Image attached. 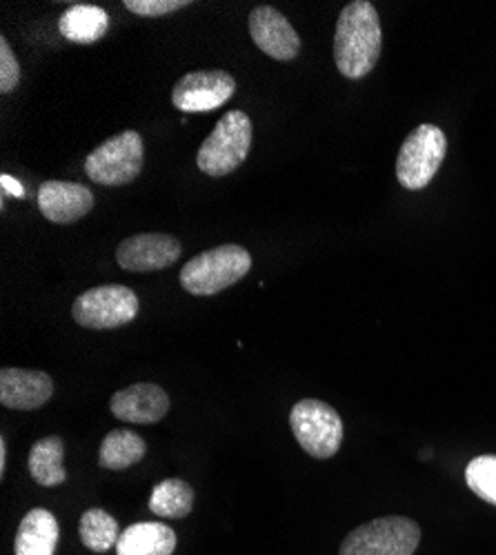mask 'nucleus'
<instances>
[{"label": "nucleus", "instance_id": "4468645a", "mask_svg": "<svg viewBox=\"0 0 496 555\" xmlns=\"http://www.w3.org/2000/svg\"><path fill=\"white\" fill-rule=\"evenodd\" d=\"M54 383L48 374L34 369H3L0 372V402L8 409L34 411L50 402Z\"/></svg>", "mask_w": 496, "mask_h": 555}, {"label": "nucleus", "instance_id": "a211bd4d", "mask_svg": "<svg viewBox=\"0 0 496 555\" xmlns=\"http://www.w3.org/2000/svg\"><path fill=\"white\" fill-rule=\"evenodd\" d=\"M65 444L63 438L50 436L40 438L29 451V474L40 487H59L67 482V472L63 467Z\"/></svg>", "mask_w": 496, "mask_h": 555}, {"label": "nucleus", "instance_id": "f03ea898", "mask_svg": "<svg viewBox=\"0 0 496 555\" xmlns=\"http://www.w3.org/2000/svg\"><path fill=\"white\" fill-rule=\"evenodd\" d=\"M252 256L239 245H220L194 256L180 269V287L192 296H216L250 273Z\"/></svg>", "mask_w": 496, "mask_h": 555}, {"label": "nucleus", "instance_id": "39448f33", "mask_svg": "<svg viewBox=\"0 0 496 555\" xmlns=\"http://www.w3.org/2000/svg\"><path fill=\"white\" fill-rule=\"evenodd\" d=\"M290 427L303 451L317 460L336 455L343 442V421L323 400L305 398L292 406Z\"/></svg>", "mask_w": 496, "mask_h": 555}, {"label": "nucleus", "instance_id": "412c9836", "mask_svg": "<svg viewBox=\"0 0 496 555\" xmlns=\"http://www.w3.org/2000/svg\"><path fill=\"white\" fill-rule=\"evenodd\" d=\"M78 533L80 542L94 553H107L118 544L120 538L118 522L103 508H89V512H85L78 525Z\"/></svg>", "mask_w": 496, "mask_h": 555}, {"label": "nucleus", "instance_id": "9d476101", "mask_svg": "<svg viewBox=\"0 0 496 555\" xmlns=\"http://www.w3.org/2000/svg\"><path fill=\"white\" fill-rule=\"evenodd\" d=\"M250 34L256 48L269 59L288 63L294 61L301 52V38L292 23L275 8H256L250 14Z\"/></svg>", "mask_w": 496, "mask_h": 555}, {"label": "nucleus", "instance_id": "1a4fd4ad", "mask_svg": "<svg viewBox=\"0 0 496 555\" xmlns=\"http://www.w3.org/2000/svg\"><path fill=\"white\" fill-rule=\"evenodd\" d=\"M237 91V80L222 69L190 72L171 89V105L183 114H203L222 107Z\"/></svg>", "mask_w": 496, "mask_h": 555}, {"label": "nucleus", "instance_id": "dca6fc26", "mask_svg": "<svg viewBox=\"0 0 496 555\" xmlns=\"http://www.w3.org/2000/svg\"><path fill=\"white\" fill-rule=\"evenodd\" d=\"M176 533L163 522H137L127 527L116 544V555H171Z\"/></svg>", "mask_w": 496, "mask_h": 555}, {"label": "nucleus", "instance_id": "b1692460", "mask_svg": "<svg viewBox=\"0 0 496 555\" xmlns=\"http://www.w3.org/2000/svg\"><path fill=\"white\" fill-rule=\"evenodd\" d=\"M21 82V65L8 38H0V94H12Z\"/></svg>", "mask_w": 496, "mask_h": 555}, {"label": "nucleus", "instance_id": "5701e85b", "mask_svg": "<svg viewBox=\"0 0 496 555\" xmlns=\"http://www.w3.org/2000/svg\"><path fill=\"white\" fill-rule=\"evenodd\" d=\"M190 5V0H125L123 8H127L131 14L156 18L165 14H174Z\"/></svg>", "mask_w": 496, "mask_h": 555}, {"label": "nucleus", "instance_id": "aec40b11", "mask_svg": "<svg viewBox=\"0 0 496 555\" xmlns=\"http://www.w3.org/2000/svg\"><path fill=\"white\" fill-rule=\"evenodd\" d=\"M194 508V489L178 478L163 480L154 487L150 498V512L158 518L180 520L188 518Z\"/></svg>", "mask_w": 496, "mask_h": 555}, {"label": "nucleus", "instance_id": "f8f14e48", "mask_svg": "<svg viewBox=\"0 0 496 555\" xmlns=\"http://www.w3.org/2000/svg\"><path fill=\"white\" fill-rule=\"evenodd\" d=\"M180 256V243L169 234H139L125 238L116 249V260L127 271H161Z\"/></svg>", "mask_w": 496, "mask_h": 555}, {"label": "nucleus", "instance_id": "f257e3e1", "mask_svg": "<svg viewBox=\"0 0 496 555\" xmlns=\"http://www.w3.org/2000/svg\"><path fill=\"white\" fill-rule=\"evenodd\" d=\"M383 29L379 12L368 0L345 5L334 34V61L345 78H366L379 63Z\"/></svg>", "mask_w": 496, "mask_h": 555}, {"label": "nucleus", "instance_id": "423d86ee", "mask_svg": "<svg viewBox=\"0 0 496 555\" xmlns=\"http://www.w3.org/2000/svg\"><path fill=\"white\" fill-rule=\"evenodd\" d=\"M421 529L415 520L387 516L354 529L341 544L339 555H415Z\"/></svg>", "mask_w": 496, "mask_h": 555}, {"label": "nucleus", "instance_id": "6e6552de", "mask_svg": "<svg viewBox=\"0 0 496 555\" xmlns=\"http://www.w3.org/2000/svg\"><path fill=\"white\" fill-rule=\"evenodd\" d=\"M72 315L87 330H118L139 315V296L123 285H103L80 294Z\"/></svg>", "mask_w": 496, "mask_h": 555}, {"label": "nucleus", "instance_id": "f3484780", "mask_svg": "<svg viewBox=\"0 0 496 555\" xmlns=\"http://www.w3.org/2000/svg\"><path fill=\"white\" fill-rule=\"evenodd\" d=\"M110 29V16L97 5H72L59 21V31L76 44H94Z\"/></svg>", "mask_w": 496, "mask_h": 555}, {"label": "nucleus", "instance_id": "20e7f679", "mask_svg": "<svg viewBox=\"0 0 496 555\" xmlns=\"http://www.w3.org/2000/svg\"><path fill=\"white\" fill-rule=\"evenodd\" d=\"M143 138L139 131L125 129L101 143L85 158V173L89 180L105 188H123L137 180L143 169Z\"/></svg>", "mask_w": 496, "mask_h": 555}, {"label": "nucleus", "instance_id": "0eeeda50", "mask_svg": "<svg viewBox=\"0 0 496 555\" xmlns=\"http://www.w3.org/2000/svg\"><path fill=\"white\" fill-rule=\"evenodd\" d=\"M447 154V138L436 125L417 127L400 145L396 178L405 190H425Z\"/></svg>", "mask_w": 496, "mask_h": 555}, {"label": "nucleus", "instance_id": "9b49d317", "mask_svg": "<svg viewBox=\"0 0 496 555\" xmlns=\"http://www.w3.org/2000/svg\"><path fill=\"white\" fill-rule=\"evenodd\" d=\"M38 209L50 222L72 224L94 209V194L78 182L48 180L38 190Z\"/></svg>", "mask_w": 496, "mask_h": 555}, {"label": "nucleus", "instance_id": "6ab92c4d", "mask_svg": "<svg viewBox=\"0 0 496 555\" xmlns=\"http://www.w3.org/2000/svg\"><path fill=\"white\" fill-rule=\"evenodd\" d=\"M145 451H148V444L139 434L127 431V429H114L105 436L101 444L99 462L103 469L123 472L139 465V462L145 457Z\"/></svg>", "mask_w": 496, "mask_h": 555}, {"label": "nucleus", "instance_id": "393cba45", "mask_svg": "<svg viewBox=\"0 0 496 555\" xmlns=\"http://www.w3.org/2000/svg\"><path fill=\"white\" fill-rule=\"evenodd\" d=\"M3 190H5V192H12V194H16V196H23V188H21V184H18L16 180H12L10 176H3Z\"/></svg>", "mask_w": 496, "mask_h": 555}, {"label": "nucleus", "instance_id": "2eb2a0df", "mask_svg": "<svg viewBox=\"0 0 496 555\" xmlns=\"http://www.w3.org/2000/svg\"><path fill=\"white\" fill-rule=\"evenodd\" d=\"M59 538H61V529L54 514L48 512V508H31L18 527L14 553L16 555H54Z\"/></svg>", "mask_w": 496, "mask_h": 555}, {"label": "nucleus", "instance_id": "7ed1b4c3", "mask_svg": "<svg viewBox=\"0 0 496 555\" xmlns=\"http://www.w3.org/2000/svg\"><path fill=\"white\" fill-rule=\"evenodd\" d=\"M252 131L254 129L247 114L239 109L225 114L199 150V169L212 178H220L237 171L250 154Z\"/></svg>", "mask_w": 496, "mask_h": 555}, {"label": "nucleus", "instance_id": "a878e982", "mask_svg": "<svg viewBox=\"0 0 496 555\" xmlns=\"http://www.w3.org/2000/svg\"><path fill=\"white\" fill-rule=\"evenodd\" d=\"M5 467H8V444H5V438H0V476H5Z\"/></svg>", "mask_w": 496, "mask_h": 555}, {"label": "nucleus", "instance_id": "4be33fe9", "mask_svg": "<svg viewBox=\"0 0 496 555\" xmlns=\"http://www.w3.org/2000/svg\"><path fill=\"white\" fill-rule=\"evenodd\" d=\"M468 487L485 502L496 506V455H479L466 469Z\"/></svg>", "mask_w": 496, "mask_h": 555}, {"label": "nucleus", "instance_id": "ddd939ff", "mask_svg": "<svg viewBox=\"0 0 496 555\" xmlns=\"http://www.w3.org/2000/svg\"><path fill=\"white\" fill-rule=\"evenodd\" d=\"M110 409L118 421L131 425H156L169 411V396L154 383H139L116 391Z\"/></svg>", "mask_w": 496, "mask_h": 555}]
</instances>
